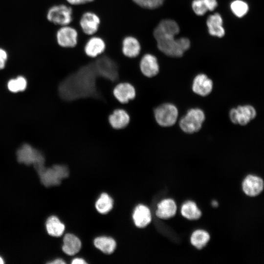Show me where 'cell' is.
<instances>
[{
    "label": "cell",
    "mask_w": 264,
    "mask_h": 264,
    "mask_svg": "<svg viewBox=\"0 0 264 264\" xmlns=\"http://www.w3.org/2000/svg\"><path fill=\"white\" fill-rule=\"evenodd\" d=\"M98 77L93 63L83 66L62 81L58 88L59 95L66 101L100 99L101 95L96 84Z\"/></svg>",
    "instance_id": "6da1fadb"
},
{
    "label": "cell",
    "mask_w": 264,
    "mask_h": 264,
    "mask_svg": "<svg viewBox=\"0 0 264 264\" xmlns=\"http://www.w3.org/2000/svg\"><path fill=\"white\" fill-rule=\"evenodd\" d=\"M179 31V26L175 21L170 19L161 21L154 31L159 50L169 56H182L189 48L190 43L186 38L175 39Z\"/></svg>",
    "instance_id": "7a4b0ae2"
},
{
    "label": "cell",
    "mask_w": 264,
    "mask_h": 264,
    "mask_svg": "<svg viewBox=\"0 0 264 264\" xmlns=\"http://www.w3.org/2000/svg\"><path fill=\"white\" fill-rule=\"evenodd\" d=\"M41 182L46 187L57 185L62 179L68 176V170L65 165H55L51 168H45L44 165L36 169Z\"/></svg>",
    "instance_id": "3957f363"
},
{
    "label": "cell",
    "mask_w": 264,
    "mask_h": 264,
    "mask_svg": "<svg viewBox=\"0 0 264 264\" xmlns=\"http://www.w3.org/2000/svg\"><path fill=\"white\" fill-rule=\"evenodd\" d=\"M98 77L111 82L117 81L119 78V68L116 63L108 56H102L93 62Z\"/></svg>",
    "instance_id": "277c9868"
},
{
    "label": "cell",
    "mask_w": 264,
    "mask_h": 264,
    "mask_svg": "<svg viewBox=\"0 0 264 264\" xmlns=\"http://www.w3.org/2000/svg\"><path fill=\"white\" fill-rule=\"evenodd\" d=\"M205 119L203 111L199 108H192L179 121L180 129L187 133H193L199 131Z\"/></svg>",
    "instance_id": "5b68a950"
},
{
    "label": "cell",
    "mask_w": 264,
    "mask_h": 264,
    "mask_svg": "<svg viewBox=\"0 0 264 264\" xmlns=\"http://www.w3.org/2000/svg\"><path fill=\"white\" fill-rule=\"evenodd\" d=\"M18 161L27 165L33 164L35 169L44 166V157L42 154L28 144H24L17 152Z\"/></svg>",
    "instance_id": "8992f818"
},
{
    "label": "cell",
    "mask_w": 264,
    "mask_h": 264,
    "mask_svg": "<svg viewBox=\"0 0 264 264\" xmlns=\"http://www.w3.org/2000/svg\"><path fill=\"white\" fill-rule=\"evenodd\" d=\"M178 114L176 107L171 103L163 104L154 110V115L157 124L162 127H170L177 121Z\"/></svg>",
    "instance_id": "52a82bcc"
},
{
    "label": "cell",
    "mask_w": 264,
    "mask_h": 264,
    "mask_svg": "<svg viewBox=\"0 0 264 264\" xmlns=\"http://www.w3.org/2000/svg\"><path fill=\"white\" fill-rule=\"evenodd\" d=\"M46 18L55 24L67 25L73 20V11L70 7L65 4L53 5L48 10Z\"/></svg>",
    "instance_id": "ba28073f"
},
{
    "label": "cell",
    "mask_w": 264,
    "mask_h": 264,
    "mask_svg": "<svg viewBox=\"0 0 264 264\" xmlns=\"http://www.w3.org/2000/svg\"><path fill=\"white\" fill-rule=\"evenodd\" d=\"M256 114V110L251 105L239 106L230 110L229 118L233 123L244 126L254 119Z\"/></svg>",
    "instance_id": "9c48e42d"
},
{
    "label": "cell",
    "mask_w": 264,
    "mask_h": 264,
    "mask_svg": "<svg viewBox=\"0 0 264 264\" xmlns=\"http://www.w3.org/2000/svg\"><path fill=\"white\" fill-rule=\"evenodd\" d=\"M57 42L64 48H73L78 42V32L72 27L68 25L62 26L56 33Z\"/></svg>",
    "instance_id": "30bf717a"
},
{
    "label": "cell",
    "mask_w": 264,
    "mask_h": 264,
    "mask_svg": "<svg viewBox=\"0 0 264 264\" xmlns=\"http://www.w3.org/2000/svg\"><path fill=\"white\" fill-rule=\"evenodd\" d=\"M80 25L83 32L88 35H92L98 30L100 24L99 16L92 12H86L81 16Z\"/></svg>",
    "instance_id": "8fae6325"
},
{
    "label": "cell",
    "mask_w": 264,
    "mask_h": 264,
    "mask_svg": "<svg viewBox=\"0 0 264 264\" xmlns=\"http://www.w3.org/2000/svg\"><path fill=\"white\" fill-rule=\"evenodd\" d=\"M213 81L204 74H199L194 79L192 84L193 92L201 96L208 95L212 91Z\"/></svg>",
    "instance_id": "7c38bea8"
},
{
    "label": "cell",
    "mask_w": 264,
    "mask_h": 264,
    "mask_svg": "<svg viewBox=\"0 0 264 264\" xmlns=\"http://www.w3.org/2000/svg\"><path fill=\"white\" fill-rule=\"evenodd\" d=\"M140 68L144 75L148 77L155 76L159 72V65L156 57L151 54H145L141 59Z\"/></svg>",
    "instance_id": "4fadbf2b"
},
{
    "label": "cell",
    "mask_w": 264,
    "mask_h": 264,
    "mask_svg": "<svg viewBox=\"0 0 264 264\" xmlns=\"http://www.w3.org/2000/svg\"><path fill=\"white\" fill-rule=\"evenodd\" d=\"M244 192L250 197H255L260 194L264 189L263 179L258 176L249 175L242 183Z\"/></svg>",
    "instance_id": "5bb4252c"
},
{
    "label": "cell",
    "mask_w": 264,
    "mask_h": 264,
    "mask_svg": "<svg viewBox=\"0 0 264 264\" xmlns=\"http://www.w3.org/2000/svg\"><path fill=\"white\" fill-rule=\"evenodd\" d=\"M106 44L103 39L94 36L89 38L85 44L84 51L87 56L91 58L99 56L105 51Z\"/></svg>",
    "instance_id": "9a60e30c"
},
{
    "label": "cell",
    "mask_w": 264,
    "mask_h": 264,
    "mask_svg": "<svg viewBox=\"0 0 264 264\" xmlns=\"http://www.w3.org/2000/svg\"><path fill=\"white\" fill-rule=\"evenodd\" d=\"M115 97L121 103H126L135 96V90L133 86L128 83L118 84L113 89Z\"/></svg>",
    "instance_id": "2e32d148"
},
{
    "label": "cell",
    "mask_w": 264,
    "mask_h": 264,
    "mask_svg": "<svg viewBox=\"0 0 264 264\" xmlns=\"http://www.w3.org/2000/svg\"><path fill=\"white\" fill-rule=\"evenodd\" d=\"M141 51V45L139 41L134 37L128 36L125 37L122 42V51L129 58L136 57Z\"/></svg>",
    "instance_id": "e0dca14e"
},
{
    "label": "cell",
    "mask_w": 264,
    "mask_h": 264,
    "mask_svg": "<svg viewBox=\"0 0 264 264\" xmlns=\"http://www.w3.org/2000/svg\"><path fill=\"white\" fill-rule=\"evenodd\" d=\"M132 218L137 227L143 228L151 221V213L147 206L142 204L138 205L134 210Z\"/></svg>",
    "instance_id": "ac0fdd59"
},
{
    "label": "cell",
    "mask_w": 264,
    "mask_h": 264,
    "mask_svg": "<svg viewBox=\"0 0 264 264\" xmlns=\"http://www.w3.org/2000/svg\"><path fill=\"white\" fill-rule=\"evenodd\" d=\"M176 211L175 201L171 199H165L158 204L156 215L159 218L168 219L174 216Z\"/></svg>",
    "instance_id": "d6986e66"
},
{
    "label": "cell",
    "mask_w": 264,
    "mask_h": 264,
    "mask_svg": "<svg viewBox=\"0 0 264 264\" xmlns=\"http://www.w3.org/2000/svg\"><path fill=\"white\" fill-rule=\"evenodd\" d=\"M130 116L124 110L116 109L109 117V121L111 127L115 129L125 128L129 123Z\"/></svg>",
    "instance_id": "ffe728a7"
},
{
    "label": "cell",
    "mask_w": 264,
    "mask_h": 264,
    "mask_svg": "<svg viewBox=\"0 0 264 264\" xmlns=\"http://www.w3.org/2000/svg\"><path fill=\"white\" fill-rule=\"evenodd\" d=\"M207 25L210 34L218 37H222L225 34L222 27V20L219 13L210 15L207 20Z\"/></svg>",
    "instance_id": "44dd1931"
},
{
    "label": "cell",
    "mask_w": 264,
    "mask_h": 264,
    "mask_svg": "<svg viewBox=\"0 0 264 264\" xmlns=\"http://www.w3.org/2000/svg\"><path fill=\"white\" fill-rule=\"evenodd\" d=\"M63 251L68 255L78 253L81 247V242L78 237L71 234H66L63 240Z\"/></svg>",
    "instance_id": "7402d4cb"
},
{
    "label": "cell",
    "mask_w": 264,
    "mask_h": 264,
    "mask_svg": "<svg viewBox=\"0 0 264 264\" xmlns=\"http://www.w3.org/2000/svg\"><path fill=\"white\" fill-rule=\"evenodd\" d=\"M46 228L47 233L50 236L60 237L63 234L65 226L57 217L53 216L47 220Z\"/></svg>",
    "instance_id": "603a6c76"
},
{
    "label": "cell",
    "mask_w": 264,
    "mask_h": 264,
    "mask_svg": "<svg viewBox=\"0 0 264 264\" xmlns=\"http://www.w3.org/2000/svg\"><path fill=\"white\" fill-rule=\"evenodd\" d=\"M94 244L98 249L108 254L112 253L116 247L115 241L111 238L107 237L96 238L94 240Z\"/></svg>",
    "instance_id": "cb8c5ba5"
},
{
    "label": "cell",
    "mask_w": 264,
    "mask_h": 264,
    "mask_svg": "<svg viewBox=\"0 0 264 264\" xmlns=\"http://www.w3.org/2000/svg\"><path fill=\"white\" fill-rule=\"evenodd\" d=\"M181 213L183 217L191 220H198L201 216V213L196 203L191 201L185 202L182 205Z\"/></svg>",
    "instance_id": "d4e9b609"
},
{
    "label": "cell",
    "mask_w": 264,
    "mask_h": 264,
    "mask_svg": "<svg viewBox=\"0 0 264 264\" xmlns=\"http://www.w3.org/2000/svg\"><path fill=\"white\" fill-rule=\"evenodd\" d=\"M210 240L209 234L202 230H197L192 235L191 242L198 249H200L206 245Z\"/></svg>",
    "instance_id": "484cf974"
},
{
    "label": "cell",
    "mask_w": 264,
    "mask_h": 264,
    "mask_svg": "<svg viewBox=\"0 0 264 264\" xmlns=\"http://www.w3.org/2000/svg\"><path fill=\"white\" fill-rule=\"evenodd\" d=\"M113 200L106 193L101 194L95 203L97 210L101 214H106L112 208Z\"/></svg>",
    "instance_id": "4316f807"
},
{
    "label": "cell",
    "mask_w": 264,
    "mask_h": 264,
    "mask_svg": "<svg viewBox=\"0 0 264 264\" xmlns=\"http://www.w3.org/2000/svg\"><path fill=\"white\" fill-rule=\"evenodd\" d=\"M26 80L22 76L10 80L7 83L8 89L12 92L23 91L26 88Z\"/></svg>",
    "instance_id": "83f0119b"
},
{
    "label": "cell",
    "mask_w": 264,
    "mask_h": 264,
    "mask_svg": "<svg viewBox=\"0 0 264 264\" xmlns=\"http://www.w3.org/2000/svg\"><path fill=\"white\" fill-rule=\"evenodd\" d=\"M230 7L233 13L238 17H243L248 10L247 4L241 0H236L233 1Z\"/></svg>",
    "instance_id": "f1b7e54d"
},
{
    "label": "cell",
    "mask_w": 264,
    "mask_h": 264,
    "mask_svg": "<svg viewBox=\"0 0 264 264\" xmlns=\"http://www.w3.org/2000/svg\"><path fill=\"white\" fill-rule=\"evenodd\" d=\"M140 7L148 9H154L161 6L165 0H132Z\"/></svg>",
    "instance_id": "f546056e"
},
{
    "label": "cell",
    "mask_w": 264,
    "mask_h": 264,
    "mask_svg": "<svg viewBox=\"0 0 264 264\" xmlns=\"http://www.w3.org/2000/svg\"><path fill=\"white\" fill-rule=\"evenodd\" d=\"M192 7L194 12L198 16L204 15L208 10L203 0H194Z\"/></svg>",
    "instance_id": "4dcf8cb0"
},
{
    "label": "cell",
    "mask_w": 264,
    "mask_h": 264,
    "mask_svg": "<svg viewBox=\"0 0 264 264\" xmlns=\"http://www.w3.org/2000/svg\"><path fill=\"white\" fill-rule=\"evenodd\" d=\"M7 58V51L3 48H0V69H2L5 67Z\"/></svg>",
    "instance_id": "1f68e13d"
},
{
    "label": "cell",
    "mask_w": 264,
    "mask_h": 264,
    "mask_svg": "<svg viewBox=\"0 0 264 264\" xmlns=\"http://www.w3.org/2000/svg\"><path fill=\"white\" fill-rule=\"evenodd\" d=\"M208 10L213 11L217 6L218 3L216 0H203Z\"/></svg>",
    "instance_id": "d6a6232c"
},
{
    "label": "cell",
    "mask_w": 264,
    "mask_h": 264,
    "mask_svg": "<svg viewBox=\"0 0 264 264\" xmlns=\"http://www.w3.org/2000/svg\"><path fill=\"white\" fill-rule=\"evenodd\" d=\"M69 4L73 5L84 4L91 2L94 0H66Z\"/></svg>",
    "instance_id": "836d02e7"
},
{
    "label": "cell",
    "mask_w": 264,
    "mask_h": 264,
    "mask_svg": "<svg viewBox=\"0 0 264 264\" xmlns=\"http://www.w3.org/2000/svg\"><path fill=\"white\" fill-rule=\"evenodd\" d=\"M73 264H86L87 263L84 260L81 258H75L72 261Z\"/></svg>",
    "instance_id": "e575fe53"
},
{
    "label": "cell",
    "mask_w": 264,
    "mask_h": 264,
    "mask_svg": "<svg viewBox=\"0 0 264 264\" xmlns=\"http://www.w3.org/2000/svg\"><path fill=\"white\" fill-rule=\"evenodd\" d=\"M66 263L62 259H56L53 261L48 263L50 264H63Z\"/></svg>",
    "instance_id": "d590c367"
},
{
    "label": "cell",
    "mask_w": 264,
    "mask_h": 264,
    "mask_svg": "<svg viewBox=\"0 0 264 264\" xmlns=\"http://www.w3.org/2000/svg\"><path fill=\"white\" fill-rule=\"evenodd\" d=\"M212 204H213V206H218V203L215 201H214L213 202Z\"/></svg>",
    "instance_id": "8d00e7d4"
},
{
    "label": "cell",
    "mask_w": 264,
    "mask_h": 264,
    "mask_svg": "<svg viewBox=\"0 0 264 264\" xmlns=\"http://www.w3.org/2000/svg\"><path fill=\"white\" fill-rule=\"evenodd\" d=\"M4 263L3 260L1 257H0V264H3Z\"/></svg>",
    "instance_id": "74e56055"
}]
</instances>
